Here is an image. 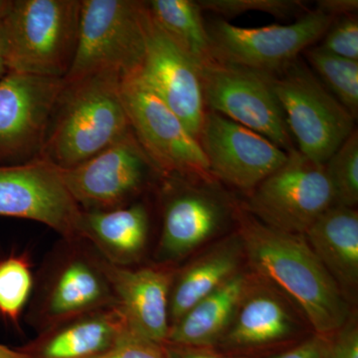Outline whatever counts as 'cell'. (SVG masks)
I'll use <instances>...</instances> for the list:
<instances>
[{"label": "cell", "mask_w": 358, "mask_h": 358, "mask_svg": "<svg viewBox=\"0 0 358 358\" xmlns=\"http://www.w3.org/2000/svg\"><path fill=\"white\" fill-rule=\"evenodd\" d=\"M237 219L251 267L296 303L317 334L331 336L345 326L348 301L303 235L270 227L246 210Z\"/></svg>", "instance_id": "1"}, {"label": "cell", "mask_w": 358, "mask_h": 358, "mask_svg": "<svg viewBox=\"0 0 358 358\" xmlns=\"http://www.w3.org/2000/svg\"><path fill=\"white\" fill-rule=\"evenodd\" d=\"M122 81L110 72L64 81L39 157L59 169H71L131 131Z\"/></svg>", "instance_id": "2"}, {"label": "cell", "mask_w": 358, "mask_h": 358, "mask_svg": "<svg viewBox=\"0 0 358 358\" xmlns=\"http://www.w3.org/2000/svg\"><path fill=\"white\" fill-rule=\"evenodd\" d=\"M82 0H13L2 20L7 70L62 78L69 72Z\"/></svg>", "instance_id": "3"}, {"label": "cell", "mask_w": 358, "mask_h": 358, "mask_svg": "<svg viewBox=\"0 0 358 358\" xmlns=\"http://www.w3.org/2000/svg\"><path fill=\"white\" fill-rule=\"evenodd\" d=\"M145 8L136 0H82L76 52L64 81L138 74L145 55Z\"/></svg>", "instance_id": "4"}, {"label": "cell", "mask_w": 358, "mask_h": 358, "mask_svg": "<svg viewBox=\"0 0 358 358\" xmlns=\"http://www.w3.org/2000/svg\"><path fill=\"white\" fill-rule=\"evenodd\" d=\"M270 78L299 152L326 164L355 131L357 119L300 59Z\"/></svg>", "instance_id": "5"}, {"label": "cell", "mask_w": 358, "mask_h": 358, "mask_svg": "<svg viewBox=\"0 0 358 358\" xmlns=\"http://www.w3.org/2000/svg\"><path fill=\"white\" fill-rule=\"evenodd\" d=\"M121 95L131 131L157 173L215 182L199 140L140 75L122 79Z\"/></svg>", "instance_id": "6"}, {"label": "cell", "mask_w": 358, "mask_h": 358, "mask_svg": "<svg viewBox=\"0 0 358 358\" xmlns=\"http://www.w3.org/2000/svg\"><path fill=\"white\" fill-rule=\"evenodd\" d=\"M334 20L315 9L288 25L247 28L218 18L207 23L206 27L215 60L275 76L322 39Z\"/></svg>", "instance_id": "7"}, {"label": "cell", "mask_w": 358, "mask_h": 358, "mask_svg": "<svg viewBox=\"0 0 358 358\" xmlns=\"http://www.w3.org/2000/svg\"><path fill=\"white\" fill-rule=\"evenodd\" d=\"M333 205V188L326 166L296 148L288 152L281 167L251 192L246 211L270 227L305 235Z\"/></svg>", "instance_id": "8"}, {"label": "cell", "mask_w": 358, "mask_h": 358, "mask_svg": "<svg viewBox=\"0 0 358 358\" xmlns=\"http://www.w3.org/2000/svg\"><path fill=\"white\" fill-rule=\"evenodd\" d=\"M207 110L265 136L286 152L296 150L270 76L211 61L200 68Z\"/></svg>", "instance_id": "9"}, {"label": "cell", "mask_w": 358, "mask_h": 358, "mask_svg": "<svg viewBox=\"0 0 358 358\" xmlns=\"http://www.w3.org/2000/svg\"><path fill=\"white\" fill-rule=\"evenodd\" d=\"M82 211L48 160L0 164V216L36 221L72 242L81 239Z\"/></svg>", "instance_id": "10"}, {"label": "cell", "mask_w": 358, "mask_h": 358, "mask_svg": "<svg viewBox=\"0 0 358 358\" xmlns=\"http://www.w3.org/2000/svg\"><path fill=\"white\" fill-rule=\"evenodd\" d=\"M63 88L62 78L7 71L0 79V160L39 157Z\"/></svg>", "instance_id": "11"}, {"label": "cell", "mask_w": 358, "mask_h": 358, "mask_svg": "<svg viewBox=\"0 0 358 358\" xmlns=\"http://www.w3.org/2000/svg\"><path fill=\"white\" fill-rule=\"evenodd\" d=\"M60 171L84 211L124 206L143 190L152 171L157 173L133 131L81 164Z\"/></svg>", "instance_id": "12"}, {"label": "cell", "mask_w": 358, "mask_h": 358, "mask_svg": "<svg viewBox=\"0 0 358 358\" xmlns=\"http://www.w3.org/2000/svg\"><path fill=\"white\" fill-rule=\"evenodd\" d=\"M212 176L253 192L286 162L288 152L255 131L207 110L199 138Z\"/></svg>", "instance_id": "13"}, {"label": "cell", "mask_w": 358, "mask_h": 358, "mask_svg": "<svg viewBox=\"0 0 358 358\" xmlns=\"http://www.w3.org/2000/svg\"><path fill=\"white\" fill-rule=\"evenodd\" d=\"M145 29V55L138 74L199 140L207 112L199 67L155 22L148 6Z\"/></svg>", "instance_id": "14"}, {"label": "cell", "mask_w": 358, "mask_h": 358, "mask_svg": "<svg viewBox=\"0 0 358 358\" xmlns=\"http://www.w3.org/2000/svg\"><path fill=\"white\" fill-rule=\"evenodd\" d=\"M100 263L129 329L152 343L166 345L171 331L173 273L159 268L131 270L105 258H100Z\"/></svg>", "instance_id": "15"}, {"label": "cell", "mask_w": 358, "mask_h": 358, "mask_svg": "<svg viewBox=\"0 0 358 358\" xmlns=\"http://www.w3.org/2000/svg\"><path fill=\"white\" fill-rule=\"evenodd\" d=\"M129 329L115 301L47 327L32 348L24 350L34 358H95Z\"/></svg>", "instance_id": "16"}, {"label": "cell", "mask_w": 358, "mask_h": 358, "mask_svg": "<svg viewBox=\"0 0 358 358\" xmlns=\"http://www.w3.org/2000/svg\"><path fill=\"white\" fill-rule=\"evenodd\" d=\"M228 213L222 199L205 188L176 192L164 208L160 256L173 260L187 255L216 234Z\"/></svg>", "instance_id": "17"}, {"label": "cell", "mask_w": 358, "mask_h": 358, "mask_svg": "<svg viewBox=\"0 0 358 358\" xmlns=\"http://www.w3.org/2000/svg\"><path fill=\"white\" fill-rule=\"evenodd\" d=\"M115 303L100 258L75 255L59 267L45 296L46 327Z\"/></svg>", "instance_id": "18"}, {"label": "cell", "mask_w": 358, "mask_h": 358, "mask_svg": "<svg viewBox=\"0 0 358 358\" xmlns=\"http://www.w3.org/2000/svg\"><path fill=\"white\" fill-rule=\"evenodd\" d=\"M310 248L345 296L358 287V213L333 205L305 233Z\"/></svg>", "instance_id": "19"}, {"label": "cell", "mask_w": 358, "mask_h": 358, "mask_svg": "<svg viewBox=\"0 0 358 358\" xmlns=\"http://www.w3.org/2000/svg\"><path fill=\"white\" fill-rule=\"evenodd\" d=\"M250 284L246 275H233L171 327L166 343L203 348L222 341Z\"/></svg>", "instance_id": "20"}, {"label": "cell", "mask_w": 358, "mask_h": 358, "mask_svg": "<svg viewBox=\"0 0 358 358\" xmlns=\"http://www.w3.org/2000/svg\"><path fill=\"white\" fill-rule=\"evenodd\" d=\"M150 217L145 205H124L109 210L82 211L81 239L91 240L106 260L122 266L145 249Z\"/></svg>", "instance_id": "21"}, {"label": "cell", "mask_w": 358, "mask_h": 358, "mask_svg": "<svg viewBox=\"0 0 358 358\" xmlns=\"http://www.w3.org/2000/svg\"><path fill=\"white\" fill-rule=\"evenodd\" d=\"M243 255L237 235L199 257L173 279L169 296L171 327L197 303L239 273L238 268Z\"/></svg>", "instance_id": "22"}, {"label": "cell", "mask_w": 358, "mask_h": 358, "mask_svg": "<svg viewBox=\"0 0 358 358\" xmlns=\"http://www.w3.org/2000/svg\"><path fill=\"white\" fill-rule=\"evenodd\" d=\"M294 327L293 317L279 296L267 289H251L250 285L222 341L234 348L270 345L288 338Z\"/></svg>", "instance_id": "23"}, {"label": "cell", "mask_w": 358, "mask_h": 358, "mask_svg": "<svg viewBox=\"0 0 358 358\" xmlns=\"http://www.w3.org/2000/svg\"><path fill=\"white\" fill-rule=\"evenodd\" d=\"M148 13L193 62L199 66L215 60L203 18V10L193 0H152Z\"/></svg>", "instance_id": "24"}, {"label": "cell", "mask_w": 358, "mask_h": 358, "mask_svg": "<svg viewBox=\"0 0 358 358\" xmlns=\"http://www.w3.org/2000/svg\"><path fill=\"white\" fill-rule=\"evenodd\" d=\"M306 57L320 81L348 112L358 115V61L339 57L320 46L305 51Z\"/></svg>", "instance_id": "25"}, {"label": "cell", "mask_w": 358, "mask_h": 358, "mask_svg": "<svg viewBox=\"0 0 358 358\" xmlns=\"http://www.w3.org/2000/svg\"><path fill=\"white\" fill-rule=\"evenodd\" d=\"M334 205L355 208L358 203V133L355 129L326 164Z\"/></svg>", "instance_id": "26"}, {"label": "cell", "mask_w": 358, "mask_h": 358, "mask_svg": "<svg viewBox=\"0 0 358 358\" xmlns=\"http://www.w3.org/2000/svg\"><path fill=\"white\" fill-rule=\"evenodd\" d=\"M33 278L26 259L9 257L0 262V313L17 322L29 299Z\"/></svg>", "instance_id": "27"}, {"label": "cell", "mask_w": 358, "mask_h": 358, "mask_svg": "<svg viewBox=\"0 0 358 358\" xmlns=\"http://www.w3.org/2000/svg\"><path fill=\"white\" fill-rule=\"evenodd\" d=\"M197 2L202 10L225 17L259 11L277 18H289L307 9L305 2L298 0H199Z\"/></svg>", "instance_id": "28"}, {"label": "cell", "mask_w": 358, "mask_h": 358, "mask_svg": "<svg viewBox=\"0 0 358 358\" xmlns=\"http://www.w3.org/2000/svg\"><path fill=\"white\" fill-rule=\"evenodd\" d=\"M322 49L339 57L358 61V20L350 15L334 20L324 35Z\"/></svg>", "instance_id": "29"}, {"label": "cell", "mask_w": 358, "mask_h": 358, "mask_svg": "<svg viewBox=\"0 0 358 358\" xmlns=\"http://www.w3.org/2000/svg\"><path fill=\"white\" fill-rule=\"evenodd\" d=\"M95 358H171L166 345L152 343L129 329L114 346Z\"/></svg>", "instance_id": "30"}, {"label": "cell", "mask_w": 358, "mask_h": 358, "mask_svg": "<svg viewBox=\"0 0 358 358\" xmlns=\"http://www.w3.org/2000/svg\"><path fill=\"white\" fill-rule=\"evenodd\" d=\"M327 358H358V327L350 317L345 326L329 336Z\"/></svg>", "instance_id": "31"}, {"label": "cell", "mask_w": 358, "mask_h": 358, "mask_svg": "<svg viewBox=\"0 0 358 358\" xmlns=\"http://www.w3.org/2000/svg\"><path fill=\"white\" fill-rule=\"evenodd\" d=\"M329 336L315 334L300 345L273 358H327Z\"/></svg>", "instance_id": "32"}, {"label": "cell", "mask_w": 358, "mask_h": 358, "mask_svg": "<svg viewBox=\"0 0 358 358\" xmlns=\"http://www.w3.org/2000/svg\"><path fill=\"white\" fill-rule=\"evenodd\" d=\"M317 10L336 20L343 16L355 15L358 9L357 0H320Z\"/></svg>", "instance_id": "33"}, {"label": "cell", "mask_w": 358, "mask_h": 358, "mask_svg": "<svg viewBox=\"0 0 358 358\" xmlns=\"http://www.w3.org/2000/svg\"><path fill=\"white\" fill-rule=\"evenodd\" d=\"M167 352L171 358H222L214 353L206 352L202 348H179V346H166Z\"/></svg>", "instance_id": "34"}, {"label": "cell", "mask_w": 358, "mask_h": 358, "mask_svg": "<svg viewBox=\"0 0 358 358\" xmlns=\"http://www.w3.org/2000/svg\"><path fill=\"white\" fill-rule=\"evenodd\" d=\"M0 358H34L26 350H13L3 345H0Z\"/></svg>", "instance_id": "35"}, {"label": "cell", "mask_w": 358, "mask_h": 358, "mask_svg": "<svg viewBox=\"0 0 358 358\" xmlns=\"http://www.w3.org/2000/svg\"><path fill=\"white\" fill-rule=\"evenodd\" d=\"M13 6V0H0V21L3 20L8 15Z\"/></svg>", "instance_id": "36"}, {"label": "cell", "mask_w": 358, "mask_h": 358, "mask_svg": "<svg viewBox=\"0 0 358 358\" xmlns=\"http://www.w3.org/2000/svg\"><path fill=\"white\" fill-rule=\"evenodd\" d=\"M6 52V33H4L3 23L0 21V58L3 59Z\"/></svg>", "instance_id": "37"}, {"label": "cell", "mask_w": 358, "mask_h": 358, "mask_svg": "<svg viewBox=\"0 0 358 358\" xmlns=\"http://www.w3.org/2000/svg\"><path fill=\"white\" fill-rule=\"evenodd\" d=\"M7 71L8 70H7L6 62H4L3 59L0 58V79L6 74Z\"/></svg>", "instance_id": "38"}]
</instances>
